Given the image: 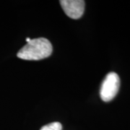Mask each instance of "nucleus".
Segmentation results:
<instances>
[{
  "mask_svg": "<svg viewBox=\"0 0 130 130\" xmlns=\"http://www.w3.org/2000/svg\"><path fill=\"white\" fill-rule=\"evenodd\" d=\"M53 51L51 42L45 38L31 39L20 51L17 56L24 60H41L50 56Z\"/></svg>",
  "mask_w": 130,
  "mask_h": 130,
  "instance_id": "obj_1",
  "label": "nucleus"
},
{
  "mask_svg": "<svg viewBox=\"0 0 130 130\" xmlns=\"http://www.w3.org/2000/svg\"><path fill=\"white\" fill-rule=\"evenodd\" d=\"M59 3L64 12L70 18L77 20L83 16L85 10L83 0H61Z\"/></svg>",
  "mask_w": 130,
  "mask_h": 130,
  "instance_id": "obj_3",
  "label": "nucleus"
},
{
  "mask_svg": "<svg viewBox=\"0 0 130 130\" xmlns=\"http://www.w3.org/2000/svg\"><path fill=\"white\" fill-rule=\"evenodd\" d=\"M62 126L59 122H52L43 126L41 130H61Z\"/></svg>",
  "mask_w": 130,
  "mask_h": 130,
  "instance_id": "obj_4",
  "label": "nucleus"
},
{
  "mask_svg": "<svg viewBox=\"0 0 130 130\" xmlns=\"http://www.w3.org/2000/svg\"><path fill=\"white\" fill-rule=\"evenodd\" d=\"M120 79L119 75L113 72H109L103 79L100 90V95L104 102L113 100L119 92Z\"/></svg>",
  "mask_w": 130,
  "mask_h": 130,
  "instance_id": "obj_2",
  "label": "nucleus"
},
{
  "mask_svg": "<svg viewBox=\"0 0 130 130\" xmlns=\"http://www.w3.org/2000/svg\"><path fill=\"white\" fill-rule=\"evenodd\" d=\"M30 40H31V39H30V38H26V41H27V43H28L29 41H30Z\"/></svg>",
  "mask_w": 130,
  "mask_h": 130,
  "instance_id": "obj_5",
  "label": "nucleus"
}]
</instances>
